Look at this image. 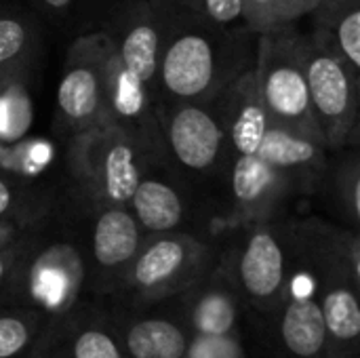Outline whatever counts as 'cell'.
<instances>
[{"label":"cell","instance_id":"cell-12","mask_svg":"<svg viewBox=\"0 0 360 358\" xmlns=\"http://www.w3.org/2000/svg\"><path fill=\"white\" fill-rule=\"evenodd\" d=\"M264 101L283 122L308 127L312 120L306 76L297 65L276 63L264 76Z\"/></svg>","mask_w":360,"mask_h":358},{"label":"cell","instance_id":"cell-8","mask_svg":"<svg viewBox=\"0 0 360 358\" xmlns=\"http://www.w3.org/2000/svg\"><path fill=\"white\" fill-rule=\"evenodd\" d=\"M316 289L331 344V358H360L359 287L350 281L333 279L323 281Z\"/></svg>","mask_w":360,"mask_h":358},{"label":"cell","instance_id":"cell-16","mask_svg":"<svg viewBox=\"0 0 360 358\" xmlns=\"http://www.w3.org/2000/svg\"><path fill=\"white\" fill-rule=\"evenodd\" d=\"M59 106L72 120L89 118L99 101V89L97 78L91 70L78 68L65 74V78L59 84Z\"/></svg>","mask_w":360,"mask_h":358},{"label":"cell","instance_id":"cell-15","mask_svg":"<svg viewBox=\"0 0 360 358\" xmlns=\"http://www.w3.org/2000/svg\"><path fill=\"white\" fill-rule=\"evenodd\" d=\"M255 154L272 169H285L310 162L316 156V148L310 139H304L281 127H272L266 129Z\"/></svg>","mask_w":360,"mask_h":358},{"label":"cell","instance_id":"cell-19","mask_svg":"<svg viewBox=\"0 0 360 358\" xmlns=\"http://www.w3.org/2000/svg\"><path fill=\"white\" fill-rule=\"evenodd\" d=\"M105 192L112 200L124 203L133 196L139 175L133 165L131 150L127 146H114L105 156Z\"/></svg>","mask_w":360,"mask_h":358},{"label":"cell","instance_id":"cell-7","mask_svg":"<svg viewBox=\"0 0 360 358\" xmlns=\"http://www.w3.org/2000/svg\"><path fill=\"white\" fill-rule=\"evenodd\" d=\"M139 251L137 222L120 209L105 211L95 230L91 255L99 270L91 291L95 298H114Z\"/></svg>","mask_w":360,"mask_h":358},{"label":"cell","instance_id":"cell-13","mask_svg":"<svg viewBox=\"0 0 360 358\" xmlns=\"http://www.w3.org/2000/svg\"><path fill=\"white\" fill-rule=\"evenodd\" d=\"M51 323V317L42 310L0 304V358L34 357Z\"/></svg>","mask_w":360,"mask_h":358},{"label":"cell","instance_id":"cell-3","mask_svg":"<svg viewBox=\"0 0 360 358\" xmlns=\"http://www.w3.org/2000/svg\"><path fill=\"white\" fill-rule=\"evenodd\" d=\"M314 287L312 276L306 283L302 279L291 281L278 308L268 314L272 319L274 348L281 358H331V344Z\"/></svg>","mask_w":360,"mask_h":358},{"label":"cell","instance_id":"cell-28","mask_svg":"<svg viewBox=\"0 0 360 358\" xmlns=\"http://www.w3.org/2000/svg\"><path fill=\"white\" fill-rule=\"evenodd\" d=\"M0 249H2V241H0Z\"/></svg>","mask_w":360,"mask_h":358},{"label":"cell","instance_id":"cell-10","mask_svg":"<svg viewBox=\"0 0 360 358\" xmlns=\"http://www.w3.org/2000/svg\"><path fill=\"white\" fill-rule=\"evenodd\" d=\"M213 76V51L200 36H184L171 44L162 63V78L169 91L192 97L205 91Z\"/></svg>","mask_w":360,"mask_h":358},{"label":"cell","instance_id":"cell-27","mask_svg":"<svg viewBox=\"0 0 360 358\" xmlns=\"http://www.w3.org/2000/svg\"><path fill=\"white\" fill-rule=\"evenodd\" d=\"M46 4H51V6H65L70 0H44Z\"/></svg>","mask_w":360,"mask_h":358},{"label":"cell","instance_id":"cell-4","mask_svg":"<svg viewBox=\"0 0 360 358\" xmlns=\"http://www.w3.org/2000/svg\"><path fill=\"white\" fill-rule=\"evenodd\" d=\"M36 358H127L108 308L82 300L57 317L44 333Z\"/></svg>","mask_w":360,"mask_h":358},{"label":"cell","instance_id":"cell-21","mask_svg":"<svg viewBox=\"0 0 360 358\" xmlns=\"http://www.w3.org/2000/svg\"><path fill=\"white\" fill-rule=\"evenodd\" d=\"M184 358H249L243 333L230 335H192Z\"/></svg>","mask_w":360,"mask_h":358},{"label":"cell","instance_id":"cell-22","mask_svg":"<svg viewBox=\"0 0 360 358\" xmlns=\"http://www.w3.org/2000/svg\"><path fill=\"white\" fill-rule=\"evenodd\" d=\"M338 40L344 51V55L350 59V63L359 70L360 68V13L350 11L340 27H338Z\"/></svg>","mask_w":360,"mask_h":358},{"label":"cell","instance_id":"cell-26","mask_svg":"<svg viewBox=\"0 0 360 358\" xmlns=\"http://www.w3.org/2000/svg\"><path fill=\"white\" fill-rule=\"evenodd\" d=\"M11 207V192L6 188L4 181H0V215L6 213V209Z\"/></svg>","mask_w":360,"mask_h":358},{"label":"cell","instance_id":"cell-5","mask_svg":"<svg viewBox=\"0 0 360 358\" xmlns=\"http://www.w3.org/2000/svg\"><path fill=\"white\" fill-rule=\"evenodd\" d=\"M230 276L243 302L266 317L278 308L291 283L285 251L268 230H257L249 236Z\"/></svg>","mask_w":360,"mask_h":358},{"label":"cell","instance_id":"cell-20","mask_svg":"<svg viewBox=\"0 0 360 358\" xmlns=\"http://www.w3.org/2000/svg\"><path fill=\"white\" fill-rule=\"evenodd\" d=\"M266 129V110L262 108V103H249L240 108L232 124V141L238 154H255Z\"/></svg>","mask_w":360,"mask_h":358},{"label":"cell","instance_id":"cell-18","mask_svg":"<svg viewBox=\"0 0 360 358\" xmlns=\"http://www.w3.org/2000/svg\"><path fill=\"white\" fill-rule=\"evenodd\" d=\"M274 179V169L264 162L257 154H245L238 158L234 169V194L238 203L253 205L262 198Z\"/></svg>","mask_w":360,"mask_h":358},{"label":"cell","instance_id":"cell-24","mask_svg":"<svg viewBox=\"0 0 360 358\" xmlns=\"http://www.w3.org/2000/svg\"><path fill=\"white\" fill-rule=\"evenodd\" d=\"M205 6L215 21L226 23V21H232L240 15L243 0H205Z\"/></svg>","mask_w":360,"mask_h":358},{"label":"cell","instance_id":"cell-2","mask_svg":"<svg viewBox=\"0 0 360 358\" xmlns=\"http://www.w3.org/2000/svg\"><path fill=\"white\" fill-rule=\"evenodd\" d=\"M194 245L179 238H158L137 251L120 289L118 302H156L181 293L205 270Z\"/></svg>","mask_w":360,"mask_h":358},{"label":"cell","instance_id":"cell-1","mask_svg":"<svg viewBox=\"0 0 360 358\" xmlns=\"http://www.w3.org/2000/svg\"><path fill=\"white\" fill-rule=\"evenodd\" d=\"M127 358H184L192 331L177 298L156 302H118L108 308Z\"/></svg>","mask_w":360,"mask_h":358},{"label":"cell","instance_id":"cell-29","mask_svg":"<svg viewBox=\"0 0 360 358\" xmlns=\"http://www.w3.org/2000/svg\"><path fill=\"white\" fill-rule=\"evenodd\" d=\"M27 358H36V357H27Z\"/></svg>","mask_w":360,"mask_h":358},{"label":"cell","instance_id":"cell-23","mask_svg":"<svg viewBox=\"0 0 360 358\" xmlns=\"http://www.w3.org/2000/svg\"><path fill=\"white\" fill-rule=\"evenodd\" d=\"M25 42V30L15 19H0V61L15 57Z\"/></svg>","mask_w":360,"mask_h":358},{"label":"cell","instance_id":"cell-17","mask_svg":"<svg viewBox=\"0 0 360 358\" xmlns=\"http://www.w3.org/2000/svg\"><path fill=\"white\" fill-rule=\"evenodd\" d=\"M156 51H158L156 32L148 25L135 27L122 44V61L129 76L135 78L137 82L150 80L156 70Z\"/></svg>","mask_w":360,"mask_h":358},{"label":"cell","instance_id":"cell-6","mask_svg":"<svg viewBox=\"0 0 360 358\" xmlns=\"http://www.w3.org/2000/svg\"><path fill=\"white\" fill-rule=\"evenodd\" d=\"M175 298L192 335L240 333L245 302L228 270L202 272Z\"/></svg>","mask_w":360,"mask_h":358},{"label":"cell","instance_id":"cell-9","mask_svg":"<svg viewBox=\"0 0 360 358\" xmlns=\"http://www.w3.org/2000/svg\"><path fill=\"white\" fill-rule=\"evenodd\" d=\"M310 106L325 131L344 124L352 112V84L346 70L327 55H314L306 65Z\"/></svg>","mask_w":360,"mask_h":358},{"label":"cell","instance_id":"cell-25","mask_svg":"<svg viewBox=\"0 0 360 358\" xmlns=\"http://www.w3.org/2000/svg\"><path fill=\"white\" fill-rule=\"evenodd\" d=\"M13 293V268L4 253H0V304H11Z\"/></svg>","mask_w":360,"mask_h":358},{"label":"cell","instance_id":"cell-14","mask_svg":"<svg viewBox=\"0 0 360 358\" xmlns=\"http://www.w3.org/2000/svg\"><path fill=\"white\" fill-rule=\"evenodd\" d=\"M131 198L137 219L152 232H169L181 219V200L165 184L158 181L137 184Z\"/></svg>","mask_w":360,"mask_h":358},{"label":"cell","instance_id":"cell-11","mask_svg":"<svg viewBox=\"0 0 360 358\" xmlns=\"http://www.w3.org/2000/svg\"><path fill=\"white\" fill-rule=\"evenodd\" d=\"M219 141L215 120L198 108H184L171 122V146L190 169H207L217 156Z\"/></svg>","mask_w":360,"mask_h":358}]
</instances>
